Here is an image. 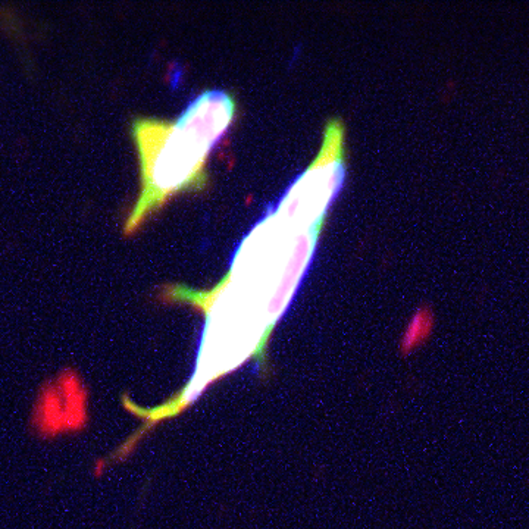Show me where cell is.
I'll list each match as a JSON object with an SVG mask.
<instances>
[{"instance_id": "cell-1", "label": "cell", "mask_w": 529, "mask_h": 529, "mask_svg": "<svg viewBox=\"0 0 529 529\" xmlns=\"http://www.w3.org/2000/svg\"><path fill=\"white\" fill-rule=\"evenodd\" d=\"M131 137L140 162V193L125 222L131 237L181 193L202 191L209 184L208 159L216 146L182 118H136Z\"/></svg>"}, {"instance_id": "cell-2", "label": "cell", "mask_w": 529, "mask_h": 529, "mask_svg": "<svg viewBox=\"0 0 529 529\" xmlns=\"http://www.w3.org/2000/svg\"><path fill=\"white\" fill-rule=\"evenodd\" d=\"M344 178V128L340 121H331L325 128L316 159L288 187L272 212L300 231L323 225L331 203L343 188Z\"/></svg>"}]
</instances>
